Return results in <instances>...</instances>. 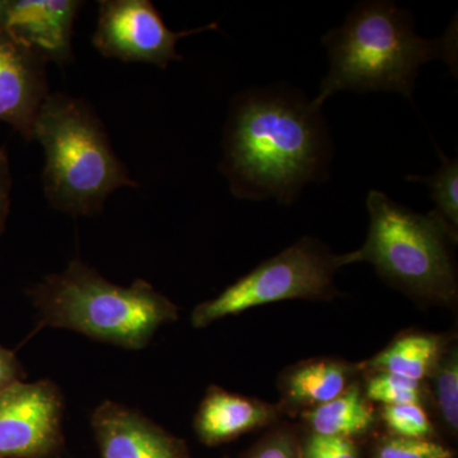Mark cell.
<instances>
[{"label":"cell","mask_w":458,"mask_h":458,"mask_svg":"<svg viewBox=\"0 0 458 458\" xmlns=\"http://www.w3.org/2000/svg\"><path fill=\"white\" fill-rule=\"evenodd\" d=\"M221 171L232 194L292 204L304 186L327 177L331 143L321 108L286 89H254L236 98L223 140Z\"/></svg>","instance_id":"obj_1"},{"label":"cell","mask_w":458,"mask_h":458,"mask_svg":"<svg viewBox=\"0 0 458 458\" xmlns=\"http://www.w3.org/2000/svg\"><path fill=\"white\" fill-rule=\"evenodd\" d=\"M456 23L443 38L428 40L415 32L408 12L394 2L358 3L342 26L322 38L330 69L313 105L321 108L342 90H382L411 98L419 69L426 63L441 59L456 69Z\"/></svg>","instance_id":"obj_2"},{"label":"cell","mask_w":458,"mask_h":458,"mask_svg":"<svg viewBox=\"0 0 458 458\" xmlns=\"http://www.w3.org/2000/svg\"><path fill=\"white\" fill-rule=\"evenodd\" d=\"M41 327L66 328L131 351L146 348L157 331L179 318V309L147 280L114 284L73 260L31 291Z\"/></svg>","instance_id":"obj_3"},{"label":"cell","mask_w":458,"mask_h":458,"mask_svg":"<svg viewBox=\"0 0 458 458\" xmlns=\"http://www.w3.org/2000/svg\"><path fill=\"white\" fill-rule=\"evenodd\" d=\"M32 140L44 150V192L57 210L92 216L117 189L138 185L82 99L50 95L36 117Z\"/></svg>","instance_id":"obj_4"},{"label":"cell","mask_w":458,"mask_h":458,"mask_svg":"<svg viewBox=\"0 0 458 458\" xmlns=\"http://www.w3.org/2000/svg\"><path fill=\"white\" fill-rule=\"evenodd\" d=\"M367 209L369 234L361 249L346 254L349 265L369 262L382 279L418 302L454 306L457 231L437 210L412 212L378 190H370Z\"/></svg>","instance_id":"obj_5"},{"label":"cell","mask_w":458,"mask_h":458,"mask_svg":"<svg viewBox=\"0 0 458 458\" xmlns=\"http://www.w3.org/2000/svg\"><path fill=\"white\" fill-rule=\"evenodd\" d=\"M349 265L345 255H334L324 243L306 237L262 262L225 288L218 297L199 304L192 327H209L254 307L291 300H330L336 294V271Z\"/></svg>","instance_id":"obj_6"},{"label":"cell","mask_w":458,"mask_h":458,"mask_svg":"<svg viewBox=\"0 0 458 458\" xmlns=\"http://www.w3.org/2000/svg\"><path fill=\"white\" fill-rule=\"evenodd\" d=\"M210 30H218V23L171 31L149 0H102L93 45L105 57L165 69L182 60L176 50L181 38Z\"/></svg>","instance_id":"obj_7"},{"label":"cell","mask_w":458,"mask_h":458,"mask_svg":"<svg viewBox=\"0 0 458 458\" xmlns=\"http://www.w3.org/2000/svg\"><path fill=\"white\" fill-rule=\"evenodd\" d=\"M63 397L54 382L21 381L0 394V458H50L63 445Z\"/></svg>","instance_id":"obj_8"},{"label":"cell","mask_w":458,"mask_h":458,"mask_svg":"<svg viewBox=\"0 0 458 458\" xmlns=\"http://www.w3.org/2000/svg\"><path fill=\"white\" fill-rule=\"evenodd\" d=\"M47 60L0 33V122L13 126L26 140H32L33 126L47 98Z\"/></svg>","instance_id":"obj_9"},{"label":"cell","mask_w":458,"mask_h":458,"mask_svg":"<svg viewBox=\"0 0 458 458\" xmlns=\"http://www.w3.org/2000/svg\"><path fill=\"white\" fill-rule=\"evenodd\" d=\"M92 427L102 458H190L182 439L113 401L95 410Z\"/></svg>","instance_id":"obj_10"},{"label":"cell","mask_w":458,"mask_h":458,"mask_svg":"<svg viewBox=\"0 0 458 458\" xmlns=\"http://www.w3.org/2000/svg\"><path fill=\"white\" fill-rule=\"evenodd\" d=\"M82 3L77 0H9L5 32L47 62L72 57V31Z\"/></svg>","instance_id":"obj_11"},{"label":"cell","mask_w":458,"mask_h":458,"mask_svg":"<svg viewBox=\"0 0 458 458\" xmlns=\"http://www.w3.org/2000/svg\"><path fill=\"white\" fill-rule=\"evenodd\" d=\"M282 412L284 410L280 405L212 386L195 415V433L201 443L214 447L276 423Z\"/></svg>","instance_id":"obj_12"},{"label":"cell","mask_w":458,"mask_h":458,"mask_svg":"<svg viewBox=\"0 0 458 458\" xmlns=\"http://www.w3.org/2000/svg\"><path fill=\"white\" fill-rule=\"evenodd\" d=\"M361 372L360 364L318 358L289 367L279 379L284 411H309L342 394Z\"/></svg>","instance_id":"obj_13"},{"label":"cell","mask_w":458,"mask_h":458,"mask_svg":"<svg viewBox=\"0 0 458 458\" xmlns=\"http://www.w3.org/2000/svg\"><path fill=\"white\" fill-rule=\"evenodd\" d=\"M310 433L360 441L377 424L373 403L364 396L357 381L324 405L302 412Z\"/></svg>","instance_id":"obj_14"},{"label":"cell","mask_w":458,"mask_h":458,"mask_svg":"<svg viewBox=\"0 0 458 458\" xmlns=\"http://www.w3.org/2000/svg\"><path fill=\"white\" fill-rule=\"evenodd\" d=\"M448 344L450 342L445 336L437 334H403L372 360L361 363V372L384 370L414 381L426 382Z\"/></svg>","instance_id":"obj_15"},{"label":"cell","mask_w":458,"mask_h":458,"mask_svg":"<svg viewBox=\"0 0 458 458\" xmlns=\"http://www.w3.org/2000/svg\"><path fill=\"white\" fill-rule=\"evenodd\" d=\"M433 405L441 424L452 437L458 433V352L448 344L432 375ZM427 379V381H428Z\"/></svg>","instance_id":"obj_16"},{"label":"cell","mask_w":458,"mask_h":458,"mask_svg":"<svg viewBox=\"0 0 458 458\" xmlns=\"http://www.w3.org/2000/svg\"><path fill=\"white\" fill-rule=\"evenodd\" d=\"M366 373V384L361 387L364 396L370 403H377L382 406L423 403L427 394L424 390V382L414 381L408 377L384 370H370Z\"/></svg>","instance_id":"obj_17"},{"label":"cell","mask_w":458,"mask_h":458,"mask_svg":"<svg viewBox=\"0 0 458 458\" xmlns=\"http://www.w3.org/2000/svg\"><path fill=\"white\" fill-rule=\"evenodd\" d=\"M442 165L432 176H408L406 180L412 182L426 183L430 190V197L436 203L439 216L451 225L454 231L458 228V161L452 159L438 149Z\"/></svg>","instance_id":"obj_18"},{"label":"cell","mask_w":458,"mask_h":458,"mask_svg":"<svg viewBox=\"0 0 458 458\" xmlns=\"http://www.w3.org/2000/svg\"><path fill=\"white\" fill-rule=\"evenodd\" d=\"M381 419L390 436L436 439V427L421 403L382 406Z\"/></svg>","instance_id":"obj_19"},{"label":"cell","mask_w":458,"mask_h":458,"mask_svg":"<svg viewBox=\"0 0 458 458\" xmlns=\"http://www.w3.org/2000/svg\"><path fill=\"white\" fill-rule=\"evenodd\" d=\"M373 458H456V454L436 439L403 438L388 434L376 443Z\"/></svg>","instance_id":"obj_20"},{"label":"cell","mask_w":458,"mask_h":458,"mask_svg":"<svg viewBox=\"0 0 458 458\" xmlns=\"http://www.w3.org/2000/svg\"><path fill=\"white\" fill-rule=\"evenodd\" d=\"M242 458H303L302 439L293 428H276L255 443Z\"/></svg>","instance_id":"obj_21"},{"label":"cell","mask_w":458,"mask_h":458,"mask_svg":"<svg viewBox=\"0 0 458 458\" xmlns=\"http://www.w3.org/2000/svg\"><path fill=\"white\" fill-rule=\"evenodd\" d=\"M303 458H360L358 441L309 433L302 439Z\"/></svg>","instance_id":"obj_22"},{"label":"cell","mask_w":458,"mask_h":458,"mask_svg":"<svg viewBox=\"0 0 458 458\" xmlns=\"http://www.w3.org/2000/svg\"><path fill=\"white\" fill-rule=\"evenodd\" d=\"M25 376L22 364L18 360L14 352L9 351L0 344V394L17 382L23 381Z\"/></svg>","instance_id":"obj_23"},{"label":"cell","mask_w":458,"mask_h":458,"mask_svg":"<svg viewBox=\"0 0 458 458\" xmlns=\"http://www.w3.org/2000/svg\"><path fill=\"white\" fill-rule=\"evenodd\" d=\"M12 177L7 152L0 147V234L4 229L11 204Z\"/></svg>","instance_id":"obj_24"},{"label":"cell","mask_w":458,"mask_h":458,"mask_svg":"<svg viewBox=\"0 0 458 458\" xmlns=\"http://www.w3.org/2000/svg\"><path fill=\"white\" fill-rule=\"evenodd\" d=\"M9 0H0V33L5 32L7 26Z\"/></svg>","instance_id":"obj_25"},{"label":"cell","mask_w":458,"mask_h":458,"mask_svg":"<svg viewBox=\"0 0 458 458\" xmlns=\"http://www.w3.org/2000/svg\"><path fill=\"white\" fill-rule=\"evenodd\" d=\"M225 458H227V457H225Z\"/></svg>","instance_id":"obj_26"}]
</instances>
